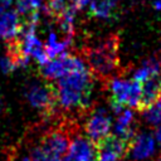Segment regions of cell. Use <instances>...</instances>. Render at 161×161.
<instances>
[{"label":"cell","mask_w":161,"mask_h":161,"mask_svg":"<svg viewBox=\"0 0 161 161\" xmlns=\"http://www.w3.org/2000/svg\"><path fill=\"white\" fill-rule=\"evenodd\" d=\"M65 155L70 161H96L97 147L88 137H83L77 133L72 137Z\"/></svg>","instance_id":"obj_7"},{"label":"cell","mask_w":161,"mask_h":161,"mask_svg":"<svg viewBox=\"0 0 161 161\" xmlns=\"http://www.w3.org/2000/svg\"><path fill=\"white\" fill-rule=\"evenodd\" d=\"M153 6H155V9L161 10V0H155L153 1Z\"/></svg>","instance_id":"obj_19"},{"label":"cell","mask_w":161,"mask_h":161,"mask_svg":"<svg viewBox=\"0 0 161 161\" xmlns=\"http://www.w3.org/2000/svg\"><path fill=\"white\" fill-rule=\"evenodd\" d=\"M155 151V141L150 133H136L130 141L127 155L133 160L148 158Z\"/></svg>","instance_id":"obj_9"},{"label":"cell","mask_w":161,"mask_h":161,"mask_svg":"<svg viewBox=\"0 0 161 161\" xmlns=\"http://www.w3.org/2000/svg\"><path fill=\"white\" fill-rule=\"evenodd\" d=\"M112 126V118L108 111L103 107H91L87 113V121L84 123V132L87 137L97 143L104 136L109 133Z\"/></svg>","instance_id":"obj_5"},{"label":"cell","mask_w":161,"mask_h":161,"mask_svg":"<svg viewBox=\"0 0 161 161\" xmlns=\"http://www.w3.org/2000/svg\"><path fill=\"white\" fill-rule=\"evenodd\" d=\"M23 28V21L15 10H5L0 13V38L9 42L15 39Z\"/></svg>","instance_id":"obj_10"},{"label":"cell","mask_w":161,"mask_h":161,"mask_svg":"<svg viewBox=\"0 0 161 161\" xmlns=\"http://www.w3.org/2000/svg\"><path fill=\"white\" fill-rule=\"evenodd\" d=\"M155 161H161V156H160V157H157V158H156Z\"/></svg>","instance_id":"obj_20"},{"label":"cell","mask_w":161,"mask_h":161,"mask_svg":"<svg viewBox=\"0 0 161 161\" xmlns=\"http://www.w3.org/2000/svg\"><path fill=\"white\" fill-rule=\"evenodd\" d=\"M89 14L99 19H109L114 15L116 3L113 0H94L89 3Z\"/></svg>","instance_id":"obj_13"},{"label":"cell","mask_w":161,"mask_h":161,"mask_svg":"<svg viewBox=\"0 0 161 161\" xmlns=\"http://www.w3.org/2000/svg\"><path fill=\"white\" fill-rule=\"evenodd\" d=\"M9 161H31L29 155H24V153H13L9 158Z\"/></svg>","instance_id":"obj_16"},{"label":"cell","mask_w":161,"mask_h":161,"mask_svg":"<svg viewBox=\"0 0 161 161\" xmlns=\"http://www.w3.org/2000/svg\"><path fill=\"white\" fill-rule=\"evenodd\" d=\"M114 122V135L127 140L128 142L133 138L136 135V128H135V116L133 112L130 108H123L119 111Z\"/></svg>","instance_id":"obj_11"},{"label":"cell","mask_w":161,"mask_h":161,"mask_svg":"<svg viewBox=\"0 0 161 161\" xmlns=\"http://www.w3.org/2000/svg\"><path fill=\"white\" fill-rule=\"evenodd\" d=\"M156 138H157L158 143L161 145V125L157 126V130H156Z\"/></svg>","instance_id":"obj_18"},{"label":"cell","mask_w":161,"mask_h":161,"mask_svg":"<svg viewBox=\"0 0 161 161\" xmlns=\"http://www.w3.org/2000/svg\"><path fill=\"white\" fill-rule=\"evenodd\" d=\"M118 47V34H109L98 40V43L87 45L82 49V55L88 64L87 68L91 70L93 77L106 80L113 75L119 64Z\"/></svg>","instance_id":"obj_2"},{"label":"cell","mask_w":161,"mask_h":161,"mask_svg":"<svg viewBox=\"0 0 161 161\" xmlns=\"http://www.w3.org/2000/svg\"><path fill=\"white\" fill-rule=\"evenodd\" d=\"M156 74H161V55H158V54L147 58L141 64V67L133 72L132 79L141 83L145 79H147L152 75H156Z\"/></svg>","instance_id":"obj_12"},{"label":"cell","mask_w":161,"mask_h":161,"mask_svg":"<svg viewBox=\"0 0 161 161\" xmlns=\"http://www.w3.org/2000/svg\"><path fill=\"white\" fill-rule=\"evenodd\" d=\"M11 5V0H0V13L5 11Z\"/></svg>","instance_id":"obj_17"},{"label":"cell","mask_w":161,"mask_h":161,"mask_svg":"<svg viewBox=\"0 0 161 161\" xmlns=\"http://www.w3.org/2000/svg\"><path fill=\"white\" fill-rule=\"evenodd\" d=\"M58 108L77 116H84L91 108L93 74L87 67L73 70L53 83Z\"/></svg>","instance_id":"obj_1"},{"label":"cell","mask_w":161,"mask_h":161,"mask_svg":"<svg viewBox=\"0 0 161 161\" xmlns=\"http://www.w3.org/2000/svg\"><path fill=\"white\" fill-rule=\"evenodd\" d=\"M130 142L117 135H107L96 143L97 160L96 161H109L119 160L127 155Z\"/></svg>","instance_id":"obj_6"},{"label":"cell","mask_w":161,"mask_h":161,"mask_svg":"<svg viewBox=\"0 0 161 161\" xmlns=\"http://www.w3.org/2000/svg\"><path fill=\"white\" fill-rule=\"evenodd\" d=\"M140 86L141 96L137 111H145L161 97V74H156L145 79L140 83Z\"/></svg>","instance_id":"obj_8"},{"label":"cell","mask_w":161,"mask_h":161,"mask_svg":"<svg viewBox=\"0 0 161 161\" xmlns=\"http://www.w3.org/2000/svg\"><path fill=\"white\" fill-rule=\"evenodd\" d=\"M143 117L147 123L151 126H160L161 125V97L147 109L143 111Z\"/></svg>","instance_id":"obj_14"},{"label":"cell","mask_w":161,"mask_h":161,"mask_svg":"<svg viewBox=\"0 0 161 161\" xmlns=\"http://www.w3.org/2000/svg\"><path fill=\"white\" fill-rule=\"evenodd\" d=\"M109 161H121V160H109Z\"/></svg>","instance_id":"obj_21"},{"label":"cell","mask_w":161,"mask_h":161,"mask_svg":"<svg viewBox=\"0 0 161 161\" xmlns=\"http://www.w3.org/2000/svg\"><path fill=\"white\" fill-rule=\"evenodd\" d=\"M0 68H1L3 73L10 74L11 72H14V70L16 69V65H15L14 60H13L8 54H5V55H3L1 59H0Z\"/></svg>","instance_id":"obj_15"},{"label":"cell","mask_w":161,"mask_h":161,"mask_svg":"<svg viewBox=\"0 0 161 161\" xmlns=\"http://www.w3.org/2000/svg\"><path fill=\"white\" fill-rule=\"evenodd\" d=\"M84 67H86L84 62L82 59H79L78 57L63 53L53 59H49L47 63L42 64L40 74L43 75V78H45L48 80H53V79H58L73 70L82 69Z\"/></svg>","instance_id":"obj_4"},{"label":"cell","mask_w":161,"mask_h":161,"mask_svg":"<svg viewBox=\"0 0 161 161\" xmlns=\"http://www.w3.org/2000/svg\"><path fill=\"white\" fill-rule=\"evenodd\" d=\"M104 87L109 92V106L114 113H118L123 108L137 109L141 96V86L138 82L117 74L106 79Z\"/></svg>","instance_id":"obj_3"}]
</instances>
